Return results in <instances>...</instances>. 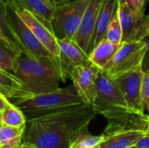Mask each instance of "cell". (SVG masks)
I'll list each match as a JSON object with an SVG mask.
<instances>
[{"label":"cell","mask_w":149,"mask_h":148,"mask_svg":"<svg viewBox=\"0 0 149 148\" xmlns=\"http://www.w3.org/2000/svg\"><path fill=\"white\" fill-rule=\"evenodd\" d=\"M147 0H127L132 10L141 17L145 16V6Z\"/></svg>","instance_id":"27"},{"label":"cell","mask_w":149,"mask_h":148,"mask_svg":"<svg viewBox=\"0 0 149 148\" xmlns=\"http://www.w3.org/2000/svg\"><path fill=\"white\" fill-rule=\"evenodd\" d=\"M117 1H118V4H119V3H125V2H127V0H117Z\"/></svg>","instance_id":"35"},{"label":"cell","mask_w":149,"mask_h":148,"mask_svg":"<svg viewBox=\"0 0 149 148\" xmlns=\"http://www.w3.org/2000/svg\"><path fill=\"white\" fill-rule=\"evenodd\" d=\"M148 114L132 113L127 116L107 120L102 135L103 143L100 148H128L147 133Z\"/></svg>","instance_id":"3"},{"label":"cell","mask_w":149,"mask_h":148,"mask_svg":"<svg viewBox=\"0 0 149 148\" xmlns=\"http://www.w3.org/2000/svg\"><path fill=\"white\" fill-rule=\"evenodd\" d=\"M147 135H148L149 136V118H148V129H147Z\"/></svg>","instance_id":"36"},{"label":"cell","mask_w":149,"mask_h":148,"mask_svg":"<svg viewBox=\"0 0 149 148\" xmlns=\"http://www.w3.org/2000/svg\"><path fill=\"white\" fill-rule=\"evenodd\" d=\"M0 114L2 125L10 126H23L26 125L27 118L25 114L19 107L10 101H9Z\"/></svg>","instance_id":"20"},{"label":"cell","mask_w":149,"mask_h":148,"mask_svg":"<svg viewBox=\"0 0 149 148\" xmlns=\"http://www.w3.org/2000/svg\"><path fill=\"white\" fill-rule=\"evenodd\" d=\"M97 114L93 106L83 103L29 118L23 142L32 148H71Z\"/></svg>","instance_id":"1"},{"label":"cell","mask_w":149,"mask_h":148,"mask_svg":"<svg viewBox=\"0 0 149 148\" xmlns=\"http://www.w3.org/2000/svg\"><path fill=\"white\" fill-rule=\"evenodd\" d=\"M16 8L27 10L38 17L52 22L55 6L48 0H16Z\"/></svg>","instance_id":"18"},{"label":"cell","mask_w":149,"mask_h":148,"mask_svg":"<svg viewBox=\"0 0 149 148\" xmlns=\"http://www.w3.org/2000/svg\"><path fill=\"white\" fill-rule=\"evenodd\" d=\"M19 107L26 118L36 117L60 108L83 104L74 85L58 88L52 92L34 94L28 98L15 99L13 102Z\"/></svg>","instance_id":"4"},{"label":"cell","mask_w":149,"mask_h":148,"mask_svg":"<svg viewBox=\"0 0 149 148\" xmlns=\"http://www.w3.org/2000/svg\"><path fill=\"white\" fill-rule=\"evenodd\" d=\"M15 59L16 56L8 49L0 44V69L12 73Z\"/></svg>","instance_id":"23"},{"label":"cell","mask_w":149,"mask_h":148,"mask_svg":"<svg viewBox=\"0 0 149 148\" xmlns=\"http://www.w3.org/2000/svg\"><path fill=\"white\" fill-rule=\"evenodd\" d=\"M97 99L93 105L97 113L107 120L127 116L134 113L117 85L115 79L104 70H100L96 79Z\"/></svg>","instance_id":"5"},{"label":"cell","mask_w":149,"mask_h":148,"mask_svg":"<svg viewBox=\"0 0 149 148\" xmlns=\"http://www.w3.org/2000/svg\"><path fill=\"white\" fill-rule=\"evenodd\" d=\"M6 9L7 20L11 29L14 41L18 45L20 50L36 59L47 56L52 57L18 16L15 6L11 3H6Z\"/></svg>","instance_id":"8"},{"label":"cell","mask_w":149,"mask_h":148,"mask_svg":"<svg viewBox=\"0 0 149 148\" xmlns=\"http://www.w3.org/2000/svg\"><path fill=\"white\" fill-rule=\"evenodd\" d=\"M0 94H2V95L5 96V95H4V92H3V90H1V89H0ZM7 99H8V98H7Z\"/></svg>","instance_id":"37"},{"label":"cell","mask_w":149,"mask_h":148,"mask_svg":"<svg viewBox=\"0 0 149 148\" xmlns=\"http://www.w3.org/2000/svg\"><path fill=\"white\" fill-rule=\"evenodd\" d=\"M141 99L149 115V69L143 72L142 85H141Z\"/></svg>","instance_id":"25"},{"label":"cell","mask_w":149,"mask_h":148,"mask_svg":"<svg viewBox=\"0 0 149 148\" xmlns=\"http://www.w3.org/2000/svg\"><path fill=\"white\" fill-rule=\"evenodd\" d=\"M117 7H118L117 0H104L103 1L99 15H98L96 25H95L92 50L101 40L106 38L109 24L113 19V15L115 14L117 10Z\"/></svg>","instance_id":"15"},{"label":"cell","mask_w":149,"mask_h":148,"mask_svg":"<svg viewBox=\"0 0 149 148\" xmlns=\"http://www.w3.org/2000/svg\"><path fill=\"white\" fill-rule=\"evenodd\" d=\"M6 3H11V4H13L14 3H15V1L16 0H4Z\"/></svg>","instance_id":"34"},{"label":"cell","mask_w":149,"mask_h":148,"mask_svg":"<svg viewBox=\"0 0 149 148\" xmlns=\"http://www.w3.org/2000/svg\"><path fill=\"white\" fill-rule=\"evenodd\" d=\"M120 45V44H115L107 38H104L96 44L90 52L89 58L91 63L100 70H104L117 52Z\"/></svg>","instance_id":"16"},{"label":"cell","mask_w":149,"mask_h":148,"mask_svg":"<svg viewBox=\"0 0 149 148\" xmlns=\"http://www.w3.org/2000/svg\"><path fill=\"white\" fill-rule=\"evenodd\" d=\"M137 148H149V136L147 133L142 136L134 145Z\"/></svg>","instance_id":"30"},{"label":"cell","mask_w":149,"mask_h":148,"mask_svg":"<svg viewBox=\"0 0 149 148\" xmlns=\"http://www.w3.org/2000/svg\"><path fill=\"white\" fill-rule=\"evenodd\" d=\"M128 148H137L135 146H133V147H128Z\"/></svg>","instance_id":"38"},{"label":"cell","mask_w":149,"mask_h":148,"mask_svg":"<svg viewBox=\"0 0 149 148\" xmlns=\"http://www.w3.org/2000/svg\"><path fill=\"white\" fill-rule=\"evenodd\" d=\"M100 69L93 64L77 66L71 73L70 79L72 81L78 94L83 103L93 106L97 99L96 79Z\"/></svg>","instance_id":"12"},{"label":"cell","mask_w":149,"mask_h":148,"mask_svg":"<svg viewBox=\"0 0 149 148\" xmlns=\"http://www.w3.org/2000/svg\"><path fill=\"white\" fill-rule=\"evenodd\" d=\"M0 148H1V147H0Z\"/></svg>","instance_id":"42"},{"label":"cell","mask_w":149,"mask_h":148,"mask_svg":"<svg viewBox=\"0 0 149 148\" xmlns=\"http://www.w3.org/2000/svg\"><path fill=\"white\" fill-rule=\"evenodd\" d=\"M50 1H51V3L55 7H57V6H60V5L65 4V3H69L70 1H72V0H50Z\"/></svg>","instance_id":"32"},{"label":"cell","mask_w":149,"mask_h":148,"mask_svg":"<svg viewBox=\"0 0 149 148\" xmlns=\"http://www.w3.org/2000/svg\"><path fill=\"white\" fill-rule=\"evenodd\" d=\"M149 33V15L144 17L142 24L139 29L137 37H136V40H142Z\"/></svg>","instance_id":"28"},{"label":"cell","mask_w":149,"mask_h":148,"mask_svg":"<svg viewBox=\"0 0 149 148\" xmlns=\"http://www.w3.org/2000/svg\"><path fill=\"white\" fill-rule=\"evenodd\" d=\"M106 38L115 44H120L122 42V29L117 14V10L109 24Z\"/></svg>","instance_id":"22"},{"label":"cell","mask_w":149,"mask_h":148,"mask_svg":"<svg viewBox=\"0 0 149 148\" xmlns=\"http://www.w3.org/2000/svg\"><path fill=\"white\" fill-rule=\"evenodd\" d=\"M104 0H90L84 13L79 29L74 41L88 54L92 51V44L98 15Z\"/></svg>","instance_id":"13"},{"label":"cell","mask_w":149,"mask_h":148,"mask_svg":"<svg viewBox=\"0 0 149 148\" xmlns=\"http://www.w3.org/2000/svg\"><path fill=\"white\" fill-rule=\"evenodd\" d=\"M25 126H10L0 125V147L19 148L23 144Z\"/></svg>","instance_id":"19"},{"label":"cell","mask_w":149,"mask_h":148,"mask_svg":"<svg viewBox=\"0 0 149 148\" xmlns=\"http://www.w3.org/2000/svg\"><path fill=\"white\" fill-rule=\"evenodd\" d=\"M90 0H72L54 9L52 25L57 38L73 39Z\"/></svg>","instance_id":"6"},{"label":"cell","mask_w":149,"mask_h":148,"mask_svg":"<svg viewBox=\"0 0 149 148\" xmlns=\"http://www.w3.org/2000/svg\"><path fill=\"white\" fill-rule=\"evenodd\" d=\"M97 148H100V147H97Z\"/></svg>","instance_id":"40"},{"label":"cell","mask_w":149,"mask_h":148,"mask_svg":"<svg viewBox=\"0 0 149 148\" xmlns=\"http://www.w3.org/2000/svg\"><path fill=\"white\" fill-rule=\"evenodd\" d=\"M104 141V137L100 135L92 134L88 127L81 131L74 140L71 148H97Z\"/></svg>","instance_id":"21"},{"label":"cell","mask_w":149,"mask_h":148,"mask_svg":"<svg viewBox=\"0 0 149 148\" xmlns=\"http://www.w3.org/2000/svg\"><path fill=\"white\" fill-rule=\"evenodd\" d=\"M2 124V121H1V114H0V125Z\"/></svg>","instance_id":"39"},{"label":"cell","mask_w":149,"mask_h":148,"mask_svg":"<svg viewBox=\"0 0 149 148\" xmlns=\"http://www.w3.org/2000/svg\"><path fill=\"white\" fill-rule=\"evenodd\" d=\"M12 73L18 78L30 95L52 92L63 81L57 61L51 56L36 59L21 51L16 56Z\"/></svg>","instance_id":"2"},{"label":"cell","mask_w":149,"mask_h":148,"mask_svg":"<svg viewBox=\"0 0 149 148\" xmlns=\"http://www.w3.org/2000/svg\"><path fill=\"white\" fill-rule=\"evenodd\" d=\"M0 29L3 33L12 42L14 41V37L10 27V24L7 20V9H6V2L4 0H0ZM16 44V43H15Z\"/></svg>","instance_id":"24"},{"label":"cell","mask_w":149,"mask_h":148,"mask_svg":"<svg viewBox=\"0 0 149 148\" xmlns=\"http://www.w3.org/2000/svg\"><path fill=\"white\" fill-rule=\"evenodd\" d=\"M142 78L143 71L141 68H138L115 79L130 109L140 115L145 114V107L141 99Z\"/></svg>","instance_id":"11"},{"label":"cell","mask_w":149,"mask_h":148,"mask_svg":"<svg viewBox=\"0 0 149 148\" xmlns=\"http://www.w3.org/2000/svg\"><path fill=\"white\" fill-rule=\"evenodd\" d=\"M0 44L3 45V47H5L6 49H8L10 51H11L15 56L18 55L21 51L20 48L18 47V45L17 44H15L14 42H12L11 40H10L1 31L0 29Z\"/></svg>","instance_id":"26"},{"label":"cell","mask_w":149,"mask_h":148,"mask_svg":"<svg viewBox=\"0 0 149 148\" xmlns=\"http://www.w3.org/2000/svg\"><path fill=\"white\" fill-rule=\"evenodd\" d=\"M9 101H10L9 99H7L5 96L0 94V113L5 108V106H7V104L9 103Z\"/></svg>","instance_id":"31"},{"label":"cell","mask_w":149,"mask_h":148,"mask_svg":"<svg viewBox=\"0 0 149 148\" xmlns=\"http://www.w3.org/2000/svg\"><path fill=\"white\" fill-rule=\"evenodd\" d=\"M48 1H50V0H48ZM50 2H51V1H50Z\"/></svg>","instance_id":"41"},{"label":"cell","mask_w":149,"mask_h":148,"mask_svg":"<svg viewBox=\"0 0 149 148\" xmlns=\"http://www.w3.org/2000/svg\"><path fill=\"white\" fill-rule=\"evenodd\" d=\"M15 9L21 19L31 29L38 40L50 52V54L57 61L58 65L59 46L58 44V38L53 31L52 23L38 17L36 14H33L27 10L16 7Z\"/></svg>","instance_id":"9"},{"label":"cell","mask_w":149,"mask_h":148,"mask_svg":"<svg viewBox=\"0 0 149 148\" xmlns=\"http://www.w3.org/2000/svg\"><path fill=\"white\" fill-rule=\"evenodd\" d=\"M117 14L122 29V42L135 41L145 16L143 17H139L127 2L118 4Z\"/></svg>","instance_id":"14"},{"label":"cell","mask_w":149,"mask_h":148,"mask_svg":"<svg viewBox=\"0 0 149 148\" xmlns=\"http://www.w3.org/2000/svg\"><path fill=\"white\" fill-rule=\"evenodd\" d=\"M19 148H32L30 145H28V144H26V143H24L23 142V144L21 145V147Z\"/></svg>","instance_id":"33"},{"label":"cell","mask_w":149,"mask_h":148,"mask_svg":"<svg viewBox=\"0 0 149 148\" xmlns=\"http://www.w3.org/2000/svg\"><path fill=\"white\" fill-rule=\"evenodd\" d=\"M145 41L146 44H147V48H146V52H145V56L143 58V62H142V65H141V69L143 72L147 71L149 69V33L142 39Z\"/></svg>","instance_id":"29"},{"label":"cell","mask_w":149,"mask_h":148,"mask_svg":"<svg viewBox=\"0 0 149 148\" xmlns=\"http://www.w3.org/2000/svg\"><path fill=\"white\" fill-rule=\"evenodd\" d=\"M59 46L58 67L63 81L70 79L73 69L80 65L91 64L89 54L86 53L73 39L58 38Z\"/></svg>","instance_id":"10"},{"label":"cell","mask_w":149,"mask_h":148,"mask_svg":"<svg viewBox=\"0 0 149 148\" xmlns=\"http://www.w3.org/2000/svg\"><path fill=\"white\" fill-rule=\"evenodd\" d=\"M146 48L144 40L122 42L104 71L115 79L127 72L141 68Z\"/></svg>","instance_id":"7"},{"label":"cell","mask_w":149,"mask_h":148,"mask_svg":"<svg viewBox=\"0 0 149 148\" xmlns=\"http://www.w3.org/2000/svg\"><path fill=\"white\" fill-rule=\"evenodd\" d=\"M0 89L3 90L6 98L10 100L28 98L30 95L24 90L21 80L13 73L0 69Z\"/></svg>","instance_id":"17"}]
</instances>
